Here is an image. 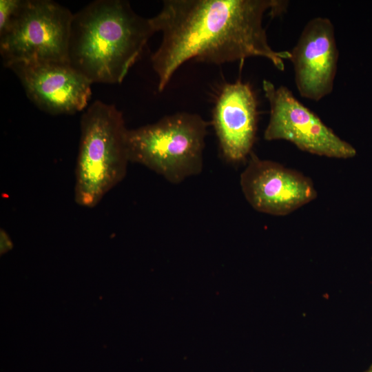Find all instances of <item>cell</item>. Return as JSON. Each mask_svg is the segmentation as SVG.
Masks as SVG:
<instances>
[{
	"label": "cell",
	"instance_id": "obj_1",
	"mask_svg": "<svg viewBox=\"0 0 372 372\" xmlns=\"http://www.w3.org/2000/svg\"><path fill=\"white\" fill-rule=\"evenodd\" d=\"M287 4L280 0L163 1L161 11L149 19L155 32L162 33L151 56L158 91L192 59L220 65L261 56L283 71L290 52L271 48L262 19L267 12L282 14Z\"/></svg>",
	"mask_w": 372,
	"mask_h": 372
},
{
	"label": "cell",
	"instance_id": "obj_2",
	"mask_svg": "<svg viewBox=\"0 0 372 372\" xmlns=\"http://www.w3.org/2000/svg\"><path fill=\"white\" fill-rule=\"evenodd\" d=\"M154 33L127 1H92L73 15L69 63L92 83H120Z\"/></svg>",
	"mask_w": 372,
	"mask_h": 372
},
{
	"label": "cell",
	"instance_id": "obj_3",
	"mask_svg": "<svg viewBox=\"0 0 372 372\" xmlns=\"http://www.w3.org/2000/svg\"><path fill=\"white\" fill-rule=\"evenodd\" d=\"M127 130L113 104L95 101L82 114L74 183L79 205L95 207L124 178L130 162Z\"/></svg>",
	"mask_w": 372,
	"mask_h": 372
},
{
	"label": "cell",
	"instance_id": "obj_4",
	"mask_svg": "<svg viewBox=\"0 0 372 372\" xmlns=\"http://www.w3.org/2000/svg\"><path fill=\"white\" fill-rule=\"evenodd\" d=\"M209 124L199 114L178 112L127 130L130 162L141 164L172 183L199 174Z\"/></svg>",
	"mask_w": 372,
	"mask_h": 372
},
{
	"label": "cell",
	"instance_id": "obj_5",
	"mask_svg": "<svg viewBox=\"0 0 372 372\" xmlns=\"http://www.w3.org/2000/svg\"><path fill=\"white\" fill-rule=\"evenodd\" d=\"M74 14L50 0H23L8 32L0 37L3 64L69 63Z\"/></svg>",
	"mask_w": 372,
	"mask_h": 372
},
{
	"label": "cell",
	"instance_id": "obj_6",
	"mask_svg": "<svg viewBox=\"0 0 372 372\" xmlns=\"http://www.w3.org/2000/svg\"><path fill=\"white\" fill-rule=\"evenodd\" d=\"M262 89L270 107L264 132L266 141L285 140L302 151L329 158L346 159L355 156V149L301 103L287 87H276L264 79Z\"/></svg>",
	"mask_w": 372,
	"mask_h": 372
},
{
	"label": "cell",
	"instance_id": "obj_7",
	"mask_svg": "<svg viewBox=\"0 0 372 372\" xmlns=\"http://www.w3.org/2000/svg\"><path fill=\"white\" fill-rule=\"evenodd\" d=\"M240 183L254 209L274 216L287 215L317 197L309 178L278 163L260 159L253 152Z\"/></svg>",
	"mask_w": 372,
	"mask_h": 372
},
{
	"label": "cell",
	"instance_id": "obj_8",
	"mask_svg": "<svg viewBox=\"0 0 372 372\" xmlns=\"http://www.w3.org/2000/svg\"><path fill=\"white\" fill-rule=\"evenodd\" d=\"M7 68L29 99L48 114H73L87 106L92 83L69 63H19Z\"/></svg>",
	"mask_w": 372,
	"mask_h": 372
},
{
	"label": "cell",
	"instance_id": "obj_9",
	"mask_svg": "<svg viewBox=\"0 0 372 372\" xmlns=\"http://www.w3.org/2000/svg\"><path fill=\"white\" fill-rule=\"evenodd\" d=\"M290 54L296 87L302 97L318 101L331 93L339 52L329 19L309 21Z\"/></svg>",
	"mask_w": 372,
	"mask_h": 372
},
{
	"label": "cell",
	"instance_id": "obj_10",
	"mask_svg": "<svg viewBox=\"0 0 372 372\" xmlns=\"http://www.w3.org/2000/svg\"><path fill=\"white\" fill-rule=\"evenodd\" d=\"M258 101L248 83L238 80L223 86L212 113V125L223 157L231 163L252 152L258 125Z\"/></svg>",
	"mask_w": 372,
	"mask_h": 372
},
{
	"label": "cell",
	"instance_id": "obj_11",
	"mask_svg": "<svg viewBox=\"0 0 372 372\" xmlns=\"http://www.w3.org/2000/svg\"><path fill=\"white\" fill-rule=\"evenodd\" d=\"M23 0L0 1V37L6 34L17 18Z\"/></svg>",
	"mask_w": 372,
	"mask_h": 372
},
{
	"label": "cell",
	"instance_id": "obj_12",
	"mask_svg": "<svg viewBox=\"0 0 372 372\" xmlns=\"http://www.w3.org/2000/svg\"><path fill=\"white\" fill-rule=\"evenodd\" d=\"M0 240L1 254H4L12 248V243L11 239L8 233L3 229H1L0 231Z\"/></svg>",
	"mask_w": 372,
	"mask_h": 372
},
{
	"label": "cell",
	"instance_id": "obj_13",
	"mask_svg": "<svg viewBox=\"0 0 372 372\" xmlns=\"http://www.w3.org/2000/svg\"><path fill=\"white\" fill-rule=\"evenodd\" d=\"M364 372H372V364Z\"/></svg>",
	"mask_w": 372,
	"mask_h": 372
}]
</instances>
